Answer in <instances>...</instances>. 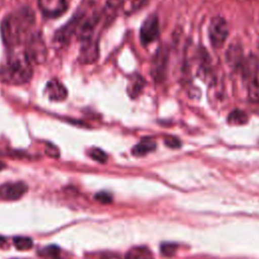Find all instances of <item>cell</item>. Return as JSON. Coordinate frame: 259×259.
Segmentation results:
<instances>
[{
  "mask_svg": "<svg viewBox=\"0 0 259 259\" xmlns=\"http://www.w3.org/2000/svg\"><path fill=\"white\" fill-rule=\"evenodd\" d=\"M94 198H95L97 201L101 202V203H109V202H111V200H112L111 195H110L108 192H106V191H100V192L96 193L95 196H94Z\"/></svg>",
  "mask_w": 259,
  "mask_h": 259,
  "instance_id": "cb8c5ba5",
  "label": "cell"
},
{
  "mask_svg": "<svg viewBox=\"0 0 259 259\" xmlns=\"http://www.w3.org/2000/svg\"><path fill=\"white\" fill-rule=\"evenodd\" d=\"M46 153H47V155H49L51 157H54V158H57L60 155L58 149L53 145H49V147L46 148Z\"/></svg>",
  "mask_w": 259,
  "mask_h": 259,
  "instance_id": "484cf974",
  "label": "cell"
},
{
  "mask_svg": "<svg viewBox=\"0 0 259 259\" xmlns=\"http://www.w3.org/2000/svg\"><path fill=\"white\" fill-rule=\"evenodd\" d=\"M89 156L94 161H97L99 163H105L107 161V155L104 151L98 149V148H92L89 151Z\"/></svg>",
  "mask_w": 259,
  "mask_h": 259,
  "instance_id": "44dd1931",
  "label": "cell"
},
{
  "mask_svg": "<svg viewBox=\"0 0 259 259\" xmlns=\"http://www.w3.org/2000/svg\"><path fill=\"white\" fill-rule=\"evenodd\" d=\"M82 12H77L64 26L59 28L54 35V42L58 47L66 46L72 38L73 35L77 34Z\"/></svg>",
  "mask_w": 259,
  "mask_h": 259,
  "instance_id": "52a82bcc",
  "label": "cell"
},
{
  "mask_svg": "<svg viewBox=\"0 0 259 259\" xmlns=\"http://www.w3.org/2000/svg\"><path fill=\"white\" fill-rule=\"evenodd\" d=\"M243 80L246 83L249 99L256 103L259 102V60L258 58L250 54L244 59L242 67Z\"/></svg>",
  "mask_w": 259,
  "mask_h": 259,
  "instance_id": "3957f363",
  "label": "cell"
},
{
  "mask_svg": "<svg viewBox=\"0 0 259 259\" xmlns=\"http://www.w3.org/2000/svg\"><path fill=\"white\" fill-rule=\"evenodd\" d=\"M99 56L98 44L92 37L82 40V46L79 53V61L83 64L94 63Z\"/></svg>",
  "mask_w": 259,
  "mask_h": 259,
  "instance_id": "8fae6325",
  "label": "cell"
},
{
  "mask_svg": "<svg viewBox=\"0 0 259 259\" xmlns=\"http://www.w3.org/2000/svg\"><path fill=\"white\" fill-rule=\"evenodd\" d=\"M31 64L24 51L13 53L8 57L6 64L0 70V78L3 82L12 85L24 84L28 82L32 76Z\"/></svg>",
  "mask_w": 259,
  "mask_h": 259,
  "instance_id": "7a4b0ae2",
  "label": "cell"
},
{
  "mask_svg": "<svg viewBox=\"0 0 259 259\" xmlns=\"http://www.w3.org/2000/svg\"><path fill=\"white\" fill-rule=\"evenodd\" d=\"M244 54L241 46L237 42H234L229 46L226 52V63L230 69L238 71L241 69L244 62Z\"/></svg>",
  "mask_w": 259,
  "mask_h": 259,
  "instance_id": "7c38bea8",
  "label": "cell"
},
{
  "mask_svg": "<svg viewBox=\"0 0 259 259\" xmlns=\"http://www.w3.org/2000/svg\"><path fill=\"white\" fill-rule=\"evenodd\" d=\"M13 244L18 250H28L32 247V240L28 237H15Z\"/></svg>",
  "mask_w": 259,
  "mask_h": 259,
  "instance_id": "ffe728a7",
  "label": "cell"
},
{
  "mask_svg": "<svg viewBox=\"0 0 259 259\" xmlns=\"http://www.w3.org/2000/svg\"><path fill=\"white\" fill-rule=\"evenodd\" d=\"M169 60V51L165 45L158 48L155 55L153 56L151 74L156 82H162L165 79L167 65Z\"/></svg>",
  "mask_w": 259,
  "mask_h": 259,
  "instance_id": "8992f818",
  "label": "cell"
},
{
  "mask_svg": "<svg viewBox=\"0 0 259 259\" xmlns=\"http://www.w3.org/2000/svg\"><path fill=\"white\" fill-rule=\"evenodd\" d=\"M229 34L228 23L222 16H214L210 19L208 25V36L213 48H220L224 45Z\"/></svg>",
  "mask_w": 259,
  "mask_h": 259,
  "instance_id": "5b68a950",
  "label": "cell"
},
{
  "mask_svg": "<svg viewBox=\"0 0 259 259\" xmlns=\"http://www.w3.org/2000/svg\"><path fill=\"white\" fill-rule=\"evenodd\" d=\"M155 149H156L155 141L150 139H144L132 149V154L137 157H141L153 152Z\"/></svg>",
  "mask_w": 259,
  "mask_h": 259,
  "instance_id": "9a60e30c",
  "label": "cell"
},
{
  "mask_svg": "<svg viewBox=\"0 0 259 259\" xmlns=\"http://www.w3.org/2000/svg\"><path fill=\"white\" fill-rule=\"evenodd\" d=\"M6 243V239L4 237L0 236V246H3Z\"/></svg>",
  "mask_w": 259,
  "mask_h": 259,
  "instance_id": "4316f807",
  "label": "cell"
},
{
  "mask_svg": "<svg viewBox=\"0 0 259 259\" xmlns=\"http://www.w3.org/2000/svg\"><path fill=\"white\" fill-rule=\"evenodd\" d=\"M45 93L54 101H62L66 99L68 95L66 87L57 79H52L47 83Z\"/></svg>",
  "mask_w": 259,
  "mask_h": 259,
  "instance_id": "4fadbf2b",
  "label": "cell"
},
{
  "mask_svg": "<svg viewBox=\"0 0 259 259\" xmlns=\"http://www.w3.org/2000/svg\"><path fill=\"white\" fill-rule=\"evenodd\" d=\"M5 167H6L5 163H4V162H2V161L0 160V171H1V170H3Z\"/></svg>",
  "mask_w": 259,
  "mask_h": 259,
  "instance_id": "83f0119b",
  "label": "cell"
},
{
  "mask_svg": "<svg viewBox=\"0 0 259 259\" xmlns=\"http://www.w3.org/2000/svg\"><path fill=\"white\" fill-rule=\"evenodd\" d=\"M124 259H155V258L153 257L150 250L147 249L146 247H135L126 253Z\"/></svg>",
  "mask_w": 259,
  "mask_h": 259,
  "instance_id": "e0dca14e",
  "label": "cell"
},
{
  "mask_svg": "<svg viewBox=\"0 0 259 259\" xmlns=\"http://www.w3.org/2000/svg\"><path fill=\"white\" fill-rule=\"evenodd\" d=\"M159 19L156 14L149 15L143 22L140 29V38L143 45L154 42L159 36Z\"/></svg>",
  "mask_w": 259,
  "mask_h": 259,
  "instance_id": "ba28073f",
  "label": "cell"
},
{
  "mask_svg": "<svg viewBox=\"0 0 259 259\" xmlns=\"http://www.w3.org/2000/svg\"><path fill=\"white\" fill-rule=\"evenodd\" d=\"M40 253H41L42 256H46V257L57 258L59 256V254H60V248L58 246L51 245V246H48V247L44 248Z\"/></svg>",
  "mask_w": 259,
  "mask_h": 259,
  "instance_id": "603a6c76",
  "label": "cell"
},
{
  "mask_svg": "<svg viewBox=\"0 0 259 259\" xmlns=\"http://www.w3.org/2000/svg\"><path fill=\"white\" fill-rule=\"evenodd\" d=\"M248 120V115L240 110V109H235L233 110L228 117V121L232 124H244Z\"/></svg>",
  "mask_w": 259,
  "mask_h": 259,
  "instance_id": "ac0fdd59",
  "label": "cell"
},
{
  "mask_svg": "<svg viewBox=\"0 0 259 259\" xmlns=\"http://www.w3.org/2000/svg\"><path fill=\"white\" fill-rule=\"evenodd\" d=\"M34 22V13L29 7H22L7 14L0 24V33L5 46L15 48L25 42L31 35Z\"/></svg>",
  "mask_w": 259,
  "mask_h": 259,
  "instance_id": "6da1fadb",
  "label": "cell"
},
{
  "mask_svg": "<svg viewBox=\"0 0 259 259\" xmlns=\"http://www.w3.org/2000/svg\"><path fill=\"white\" fill-rule=\"evenodd\" d=\"M23 51L29 61L35 64L44 63L48 54L45 40L39 33H31L25 41V49Z\"/></svg>",
  "mask_w": 259,
  "mask_h": 259,
  "instance_id": "277c9868",
  "label": "cell"
},
{
  "mask_svg": "<svg viewBox=\"0 0 259 259\" xmlns=\"http://www.w3.org/2000/svg\"><path fill=\"white\" fill-rule=\"evenodd\" d=\"M27 191V185L23 182H7L0 185V199L17 200Z\"/></svg>",
  "mask_w": 259,
  "mask_h": 259,
  "instance_id": "30bf717a",
  "label": "cell"
},
{
  "mask_svg": "<svg viewBox=\"0 0 259 259\" xmlns=\"http://www.w3.org/2000/svg\"><path fill=\"white\" fill-rule=\"evenodd\" d=\"M37 5L42 15L49 18L62 15L68 7L67 0H37Z\"/></svg>",
  "mask_w": 259,
  "mask_h": 259,
  "instance_id": "9c48e42d",
  "label": "cell"
},
{
  "mask_svg": "<svg viewBox=\"0 0 259 259\" xmlns=\"http://www.w3.org/2000/svg\"><path fill=\"white\" fill-rule=\"evenodd\" d=\"M124 0H107L104 6V9L101 12V15L104 16L106 23L110 22L117 13V11L123 6Z\"/></svg>",
  "mask_w": 259,
  "mask_h": 259,
  "instance_id": "5bb4252c",
  "label": "cell"
},
{
  "mask_svg": "<svg viewBox=\"0 0 259 259\" xmlns=\"http://www.w3.org/2000/svg\"><path fill=\"white\" fill-rule=\"evenodd\" d=\"M165 145L171 149H176L180 147V141L174 137H167L165 139Z\"/></svg>",
  "mask_w": 259,
  "mask_h": 259,
  "instance_id": "d4e9b609",
  "label": "cell"
},
{
  "mask_svg": "<svg viewBox=\"0 0 259 259\" xmlns=\"http://www.w3.org/2000/svg\"><path fill=\"white\" fill-rule=\"evenodd\" d=\"M145 86V80L142 76L139 74H135L132 76L128 86H127V92L132 98H136L142 91Z\"/></svg>",
  "mask_w": 259,
  "mask_h": 259,
  "instance_id": "2e32d148",
  "label": "cell"
},
{
  "mask_svg": "<svg viewBox=\"0 0 259 259\" xmlns=\"http://www.w3.org/2000/svg\"><path fill=\"white\" fill-rule=\"evenodd\" d=\"M161 253L163 254V256L166 257H171L175 254L176 250H177V245L173 244V243H163L161 245Z\"/></svg>",
  "mask_w": 259,
  "mask_h": 259,
  "instance_id": "7402d4cb",
  "label": "cell"
},
{
  "mask_svg": "<svg viewBox=\"0 0 259 259\" xmlns=\"http://www.w3.org/2000/svg\"><path fill=\"white\" fill-rule=\"evenodd\" d=\"M149 0H124L125 2V12L131 14L133 12L138 11L142 7H144Z\"/></svg>",
  "mask_w": 259,
  "mask_h": 259,
  "instance_id": "d6986e66",
  "label": "cell"
}]
</instances>
